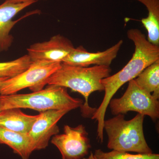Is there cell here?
<instances>
[{
    "instance_id": "obj_6",
    "label": "cell",
    "mask_w": 159,
    "mask_h": 159,
    "mask_svg": "<svg viewBox=\"0 0 159 159\" xmlns=\"http://www.w3.org/2000/svg\"><path fill=\"white\" fill-rule=\"evenodd\" d=\"M61 63L46 61H32L26 70L0 84V95H12L26 88L33 92L42 89L49 77L59 68Z\"/></svg>"
},
{
    "instance_id": "obj_19",
    "label": "cell",
    "mask_w": 159,
    "mask_h": 159,
    "mask_svg": "<svg viewBox=\"0 0 159 159\" xmlns=\"http://www.w3.org/2000/svg\"><path fill=\"white\" fill-rule=\"evenodd\" d=\"M83 159H97L94 156V154L91 152L90 155L88 158H83Z\"/></svg>"
},
{
    "instance_id": "obj_16",
    "label": "cell",
    "mask_w": 159,
    "mask_h": 159,
    "mask_svg": "<svg viewBox=\"0 0 159 159\" xmlns=\"http://www.w3.org/2000/svg\"><path fill=\"white\" fill-rule=\"evenodd\" d=\"M31 62L28 54L11 61L0 62V78L15 77L29 68Z\"/></svg>"
},
{
    "instance_id": "obj_13",
    "label": "cell",
    "mask_w": 159,
    "mask_h": 159,
    "mask_svg": "<svg viewBox=\"0 0 159 159\" xmlns=\"http://www.w3.org/2000/svg\"><path fill=\"white\" fill-rule=\"evenodd\" d=\"M0 144L8 145L21 159H29L34 151L33 141L29 134L16 132L0 126Z\"/></svg>"
},
{
    "instance_id": "obj_8",
    "label": "cell",
    "mask_w": 159,
    "mask_h": 159,
    "mask_svg": "<svg viewBox=\"0 0 159 159\" xmlns=\"http://www.w3.org/2000/svg\"><path fill=\"white\" fill-rule=\"evenodd\" d=\"M70 111L69 109L50 110L38 115L29 134L35 150L45 148L51 137L59 133L57 122Z\"/></svg>"
},
{
    "instance_id": "obj_17",
    "label": "cell",
    "mask_w": 159,
    "mask_h": 159,
    "mask_svg": "<svg viewBox=\"0 0 159 159\" xmlns=\"http://www.w3.org/2000/svg\"><path fill=\"white\" fill-rule=\"evenodd\" d=\"M94 155L97 159H159L158 154H132L127 152L115 150L106 152L100 149L95 150Z\"/></svg>"
},
{
    "instance_id": "obj_10",
    "label": "cell",
    "mask_w": 159,
    "mask_h": 159,
    "mask_svg": "<svg viewBox=\"0 0 159 159\" xmlns=\"http://www.w3.org/2000/svg\"><path fill=\"white\" fill-rule=\"evenodd\" d=\"M122 43L123 40H120L115 45L106 51L96 53L89 52L82 46H79L71 51L62 62L81 67L91 65L110 66L116 57Z\"/></svg>"
},
{
    "instance_id": "obj_14",
    "label": "cell",
    "mask_w": 159,
    "mask_h": 159,
    "mask_svg": "<svg viewBox=\"0 0 159 159\" xmlns=\"http://www.w3.org/2000/svg\"><path fill=\"white\" fill-rule=\"evenodd\" d=\"M145 5L148 11L147 17L141 21L148 32L147 40L155 45H159V0H133Z\"/></svg>"
},
{
    "instance_id": "obj_2",
    "label": "cell",
    "mask_w": 159,
    "mask_h": 159,
    "mask_svg": "<svg viewBox=\"0 0 159 159\" xmlns=\"http://www.w3.org/2000/svg\"><path fill=\"white\" fill-rule=\"evenodd\" d=\"M110 66L81 67L61 62L59 69L49 77L47 84L70 88L81 94L85 101L80 108L82 116L92 118L97 109L89 104V97L96 91L104 90L101 80L109 77Z\"/></svg>"
},
{
    "instance_id": "obj_12",
    "label": "cell",
    "mask_w": 159,
    "mask_h": 159,
    "mask_svg": "<svg viewBox=\"0 0 159 159\" xmlns=\"http://www.w3.org/2000/svg\"><path fill=\"white\" fill-rule=\"evenodd\" d=\"M37 116L24 113L20 108L4 110L0 112V126L16 132L29 134Z\"/></svg>"
},
{
    "instance_id": "obj_18",
    "label": "cell",
    "mask_w": 159,
    "mask_h": 159,
    "mask_svg": "<svg viewBox=\"0 0 159 159\" xmlns=\"http://www.w3.org/2000/svg\"><path fill=\"white\" fill-rule=\"evenodd\" d=\"M10 2L15 3V4H20V3H24L29 2H36L39 0H6ZM43 1H47V0H43Z\"/></svg>"
},
{
    "instance_id": "obj_7",
    "label": "cell",
    "mask_w": 159,
    "mask_h": 159,
    "mask_svg": "<svg viewBox=\"0 0 159 159\" xmlns=\"http://www.w3.org/2000/svg\"><path fill=\"white\" fill-rule=\"evenodd\" d=\"M51 143L58 148L62 159H82L91 148L88 133L82 124L75 127L65 125L64 133L54 136Z\"/></svg>"
},
{
    "instance_id": "obj_9",
    "label": "cell",
    "mask_w": 159,
    "mask_h": 159,
    "mask_svg": "<svg viewBox=\"0 0 159 159\" xmlns=\"http://www.w3.org/2000/svg\"><path fill=\"white\" fill-rule=\"evenodd\" d=\"M74 48L70 40L60 34H57L47 41L33 44L27 49V51L32 62L46 61L62 62Z\"/></svg>"
},
{
    "instance_id": "obj_4",
    "label": "cell",
    "mask_w": 159,
    "mask_h": 159,
    "mask_svg": "<svg viewBox=\"0 0 159 159\" xmlns=\"http://www.w3.org/2000/svg\"><path fill=\"white\" fill-rule=\"evenodd\" d=\"M144 115L138 114L132 119L126 120L124 115L120 114L105 120L103 129L108 137L107 148L123 152L153 153L144 136Z\"/></svg>"
},
{
    "instance_id": "obj_21",
    "label": "cell",
    "mask_w": 159,
    "mask_h": 159,
    "mask_svg": "<svg viewBox=\"0 0 159 159\" xmlns=\"http://www.w3.org/2000/svg\"><path fill=\"white\" fill-rule=\"evenodd\" d=\"M2 109H1V106H0V112H1V111H2Z\"/></svg>"
},
{
    "instance_id": "obj_3",
    "label": "cell",
    "mask_w": 159,
    "mask_h": 159,
    "mask_svg": "<svg viewBox=\"0 0 159 159\" xmlns=\"http://www.w3.org/2000/svg\"><path fill=\"white\" fill-rule=\"evenodd\" d=\"M82 99L71 97L66 88L48 85L46 89L25 94L0 95L2 110L11 108H29L41 112L50 110L69 109L80 107Z\"/></svg>"
},
{
    "instance_id": "obj_1",
    "label": "cell",
    "mask_w": 159,
    "mask_h": 159,
    "mask_svg": "<svg viewBox=\"0 0 159 159\" xmlns=\"http://www.w3.org/2000/svg\"><path fill=\"white\" fill-rule=\"evenodd\" d=\"M127 36L134 44V52L131 59L121 70L101 80L105 94L101 104L93 116L99 122L104 121L110 101L121 87L134 79L148 66L159 60V46L149 42L139 29L129 30Z\"/></svg>"
},
{
    "instance_id": "obj_20",
    "label": "cell",
    "mask_w": 159,
    "mask_h": 159,
    "mask_svg": "<svg viewBox=\"0 0 159 159\" xmlns=\"http://www.w3.org/2000/svg\"><path fill=\"white\" fill-rule=\"evenodd\" d=\"M7 79H8V78H5V77H4V78H0V84L2 82V81H4V80H6Z\"/></svg>"
},
{
    "instance_id": "obj_11",
    "label": "cell",
    "mask_w": 159,
    "mask_h": 159,
    "mask_svg": "<svg viewBox=\"0 0 159 159\" xmlns=\"http://www.w3.org/2000/svg\"><path fill=\"white\" fill-rule=\"evenodd\" d=\"M34 3L15 4L6 1L0 5V52L7 51L11 47L13 39L10 31L15 25L24 17L15 21L13 20V18Z\"/></svg>"
},
{
    "instance_id": "obj_5",
    "label": "cell",
    "mask_w": 159,
    "mask_h": 159,
    "mask_svg": "<svg viewBox=\"0 0 159 159\" xmlns=\"http://www.w3.org/2000/svg\"><path fill=\"white\" fill-rule=\"evenodd\" d=\"M125 93L119 98L112 99L109 102L112 114H126L133 111L150 117L153 121L159 118L158 99L137 84L134 79L129 81Z\"/></svg>"
},
{
    "instance_id": "obj_15",
    "label": "cell",
    "mask_w": 159,
    "mask_h": 159,
    "mask_svg": "<svg viewBox=\"0 0 159 159\" xmlns=\"http://www.w3.org/2000/svg\"><path fill=\"white\" fill-rule=\"evenodd\" d=\"M143 90L159 98V60L148 66L134 79Z\"/></svg>"
}]
</instances>
